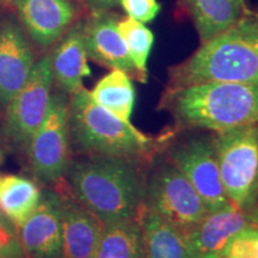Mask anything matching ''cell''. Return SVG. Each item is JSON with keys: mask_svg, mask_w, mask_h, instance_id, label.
Wrapping results in <instances>:
<instances>
[{"mask_svg": "<svg viewBox=\"0 0 258 258\" xmlns=\"http://www.w3.org/2000/svg\"><path fill=\"white\" fill-rule=\"evenodd\" d=\"M140 161L116 157H85L71 163L70 191L104 224L138 217L146 203L147 182Z\"/></svg>", "mask_w": 258, "mask_h": 258, "instance_id": "obj_1", "label": "cell"}, {"mask_svg": "<svg viewBox=\"0 0 258 258\" xmlns=\"http://www.w3.org/2000/svg\"><path fill=\"white\" fill-rule=\"evenodd\" d=\"M182 128L221 132L258 123V84L205 83L166 88L159 104Z\"/></svg>", "mask_w": 258, "mask_h": 258, "instance_id": "obj_2", "label": "cell"}, {"mask_svg": "<svg viewBox=\"0 0 258 258\" xmlns=\"http://www.w3.org/2000/svg\"><path fill=\"white\" fill-rule=\"evenodd\" d=\"M258 24L241 18L203 42L191 56L169 70L167 88L205 83L258 84Z\"/></svg>", "mask_w": 258, "mask_h": 258, "instance_id": "obj_3", "label": "cell"}, {"mask_svg": "<svg viewBox=\"0 0 258 258\" xmlns=\"http://www.w3.org/2000/svg\"><path fill=\"white\" fill-rule=\"evenodd\" d=\"M70 144L73 152L84 157L127 158L143 163L157 152V139L135 128L93 101L83 88L70 95Z\"/></svg>", "mask_w": 258, "mask_h": 258, "instance_id": "obj_4", "label": "cell"}, {"mask_svg": "<svg viewBox=\"0 0 258 258\" xmlns=\"http://www.w3.org/2000/svg\"><path fill=\"white\" fill-rule=\"evenodd\" d=\"M212 140L226 196L247 214L258 186V123L217 132Z\"/></svg>", "mask_w": 258, "mask_h": 258, "instance_id": "obj_5", "label": "cell"}, {"mask_svg": "<svg viewBox=\"0 0 258 258\" xmlns=\"http://www.w3.org/2000/svg\"><path fill=\"white\" fill-rule=\"evenodd\" d=\"M67 96L60 90L51 93L46 117L25 151L30 172L43 184L57 185L63 182L72 163Z\"/></svg>", "mask_w": 258, "mask_h": 258, "instance_id": "obj_6", "label": "cell"}, {"mask_svg": "<svg viewBox=\"0 0 258 258\" xmlns=\"http://www.w3.org/2000/svg\"><path fill=\"white\" fill-rule=\"evenodd\" d=\"M54 80L49 55L35 61L27 82L5 109L2 137L16 151H27L49 108Z\"/></svg>", "mask_w": 258, "mask_h": 258, "instance_id": "obj_7", "label": "cell"}, {"mask_svg": "<svg viewBox=\"0 0 258 258\" xmlns=\"http://www.w3.org/2000/svg\"><path fill=\"white\" fill-rule=\"evenodd\" d=\"M146 206L183 234L208 213L198 191L172 161L160 165L151 176Z\"/></svg>", "mask_w": 258, "mask_h": 258, "instance_id": "obj_8", "label": "cell"}, {"mask_svg": "<svg viewBox=\"0 0 258 258\" xmlns=\"http://www.w3.org/2000/svg\"><path fill=\"white\" fill-rule=\"evenodd\" d=\"M170 159L191 183L208 212L230 205L222 186L212 139L185 141L171 151Z\"/></svg>", "mask_w": 258, "mask_h": 258, "instance_id": "obj_9", "label": "cell"}, {"mask_svg": "<svg viewBox=\"0 0 258 258\" xmlns=\"http://www.w3.org/2000/svg\"><path fill=\"white\" fill-rule=\"evenodd\" d=\"M24 258H63L62 200L56 189H43L40 202L16 228Z\"/></svg>", "mask_w": 258, "mask_h": 258, "instance_id": "obj_10", "label": "cell"}, {"mask_svg": "<svg viewBox=\"0 0 258 258\" xmlns=\"http://www.w3.org/2000/svg\"><path fill=\"white\" fill-rule=\"evenodd\" d=\"M117 16L108 11H92L84 22V41L88 57L99 66L121 70L131 79L146 83L129 56L127 47L118 30Z\"/></svg>", "mask_w": 258, "mask_h": 258, "instance_id": "obj_11", "label": "cell"}, {"mask_svg": "<svg viewBox=\"0 0 258 258\" xmlns=\"http://www.w3.org/2000/svg\"><path fill=\"white\" fill-rule=\"evenodd\" d=\"M35 63L27 35L14 17L0 22V109L23 88Z\"/></svg>", "mask_w": 258, "mask_h": 258, "instance_id": "obj_12", "label": "cell"}, {"mask_svg": "<svg viewBox=\"0 0 258 258\" xmlns=\"http://www.w3.org/2000/svg\"><path fill=\"white\" fill-rule=\"evenodd\" d=\"M57 185L62 200L63 258H97L104 222L74 198L69 185Z\"/></svg>", "mask_w": 258, "mask_h": 258, "instance_id": "obj_13", "label": "cell"}, {"mask_svg": "<svg viewBox=\"0 0 258 258\" xmlns=\"http://www.w3.org/2000/svg\"><path fill=\"white\" fill-rule=\"evenodd\" d=\"M19 19L40 47L55 44L72 27L76 10L71 0H15Z\"/></svg>", "mask_w": 258, "mask_h": 258, "instance_id": "obj_14", "label": "cell"}, {"mask_svg": "<svg viewBox=\"0 0 258 258\" xmlns=\"http://www.w3.org/2000/svg\"><path fill=\"white\" fill-rule=\"evenodd\" d=\"M250 224L247 214L233 203L207 215L184 234L198 258H221L226 245L234 234Z\"/></svg>", "mask_w": 258, "mask_h": 258, "instance_id": "obj_15", "label": "cell"}, {"mask_svg": "<svg viewBox=\"0 0 258 258\" xmlns=\"http://www.w3.org/2000/svg\"><path fill=\"white\" fill-rule=\"evenodd\" d=\"M49 57L54 85L60 91L70 96L84 88V78L91 76V70L84 41L83 21L72 24L57 41Z\"/></svg>", "mask_w": 258, "mask_h": 258, "instance_id": "obj_16", "label": "cell"}, {"mask_svg": "<svg viewBox=\"0 0 258 258\" xmlns=\"http://www.w3.org/2000/svg\"><path fill=\"white\" fill-rule=\"evenodd\" d=\"M139 219L144 231L147 258H198L185 235L147 208L146 203L139 213Z\"/></svg>", "mask_w": 258, "mask_h": 258, "instance_id": "obj_17", "label": "cell"}, {"mask_svg": "<svg viewBox=\"0 0 258 258\" xmlns=\"http://www.w3.org/2000/svg\"><path fill=\"white\" fill-rule=\"evenodd\" d=\"M200 40L218 36L244 17V0H184Z\"/></svg>", "mask_w": 258, "mask_h": 258, "instance_id": "obj_18", "label": "cell"}, {"mask_svg": "<svg viewBox=\"0 0 258 258\" xmlns=\"http://www.w3.org/2000/svg\"><path fill=\"white\" fill-rule=\"evenodd\" d=\"M97 258H147L139 215L104 224Z\"/></svg>", "mask_w": 258, "mask_h": 258, "instance_id": "obj_19", "label": "cell"}, {"mask_svg": "<svg viewBox=\"0 0 258 258\" xmlns=\"http://www.w3.org/2000/svg\"><path fill=\"white\" fill-rule=\"evenodd\" d=\"M42 189L32 179L8 175L0 178V213L19 227L34 213Z\"/></svg>", "mask_w": 258, "mask_h": 258, "instance_id": "obj_20", "label": "cell"}, {"mask_svg": "<svg viewBox=\"0 0 258 258\" xmlns=\"http://www.w3.org/2000/svg\"><path fill=\"white\" fill-rule=\"evenodd\" d=\"M90 95L97 104L122 120L131 121L135 104V89L131 77L123 71L111 70L96 84Z\"/></svg>", "mask_w": 258, "mask_h": 258, "instance_id": "obj_21", "label": "cell"}, {"mask_svg": "<svg viewBox=\"0 0 258 258\" xmlns=\"http://www.w3.org/2000/svg\"><path fill=\"white\" fill-rule=\"evenodd\" d=\"M118 30L134 66L145 82H147V61L153 47V32L144 23L131 17L118 21Z\"/></svg>", "mask_w": 258, "mask_h": 258, "instance_id": "obj_22", "label": "cell"}, {"mask_svg": "<svg viewBox=\"0 0 258 258\" xmlns=\"http://www.w3.org/2000/svg\"><path fill=\"white\" fill-rule=\"evenodd\" d=\"M257 226L247 225L226 245L221 258H257Z\"/></svg>", "mask_w": 258, "mask_h": 258, "instance_id": "obj_23", "label": "cell"}, {"mask_svg": "<svg viewBox=\"0 0 258 258\" xmlns=\"http://www.w3.org/2000/svg\"><path fill=\"white\" fill-rule=\"evenodd\" d=\"M0 258H24L16 227L0 213Z\"/></svg>", "mask_w": 258, "mask_h": 258, "instance_id": "obj_24", "label": "cell"}, {"mask_svg": "<svg viewBox=\"0 0 258 258\" xmlns=\"http://www.w3.org/2000/svg\"><path fill=\"white\" fill-rule=\"evenodd\" d=\"M120 5L127 12L128 17L144 24L152 22L160 11L157 0H121Z\"/></svg>", "mask_w": 258, "mask_h": 258, "instance_id": "obj_25", "label": "cell"}, {"mask_svg": "<svg viewBox=\"0 0 258 258\" xmlns=\"http://www.w3.org/2000/svg\"><path fill=\"white\" fill-rule=\"evenodd\" d=\"M92 11H108L120 5L121 0H83Z\"/></svg>", "mask_w": 258, "mask_h": 258, "instance_id": "obj_26", "label": "cell"}, {"mask_svg": "<svg viewBox=\"0 0 258 258\" xmlns=\"http://www.w3.org/2000/svg\"><path fill=\"white\" fill-rule=\"evenodd\" d=\"M247 217L250 219V224L257 226L258 227V186H257L256 195H254L252 207H251L249 213H247Z\"/></svg>", "mask_w": 258, "mask_h": 258, "instance_id": "obj_27", "label": "cell"}, {"mask_svg": "<svg viewBox=\"0 0 258 258\" xmlns=\"http://www.w3.org/2000/svg\"><path fill=\"white\" fill-rule=\"evenodd\" d=\"M256 246H257V258H258V227L256 231Z\"/></svg>", "mask_w": 258, "mask_h": 258, "instance_id": "obj_28", "label": "cell"}, {"mask_svg": "<svg viewBox=\"0 0 258 258\" xmlns=\"http://www.w3.org/2000/svg\"><path fill=\"white\" fill-rule=\"evenodd\" d=\"M10 2H15V0H0V3H10Z\"/></svg>", "mask_w": 258, "mask_h": 258, "instance_id": "obj_29", "label": "cell"}, {"mask_svg": "<svg viewBox=\"0 0 258 258\" xmlns=\"http://www.w3.org/2000/svg\"><path fill=\"white\" fill-rule=\"evenodd\" d=\"M0 114H2V109H0Z\"/></svg>", "mask_w": 258, "mask_h": 258, "instance_id": "obj_30", "label": "cell"}, {"mask_svg": "<svg viewBox=\"0 0 258 258\" xmlns=\"http://www.w3.org/2000/svg\"><path fill=\"white\" fill-rule=\"evenodd\" d=\"M257 44H258V42H257Z\"/></svg>", "mask_w": 258, "mask_h": 258, "instance_id": "obj_31", "label": "cell"}, {"mask_svg": "<svg viewBox=\"0 0 258 258\" xmlns=\"http://www.w3.org/2000/svg\"><path fill=\"white\" fill-rule=\"evenodd\" d=\"M0 178H2V177H0Z\"/></svg>", "mask_w": 258, "mask_h": 258, "instance_id": "obj_32", "label": "cell"}]
</instances>
